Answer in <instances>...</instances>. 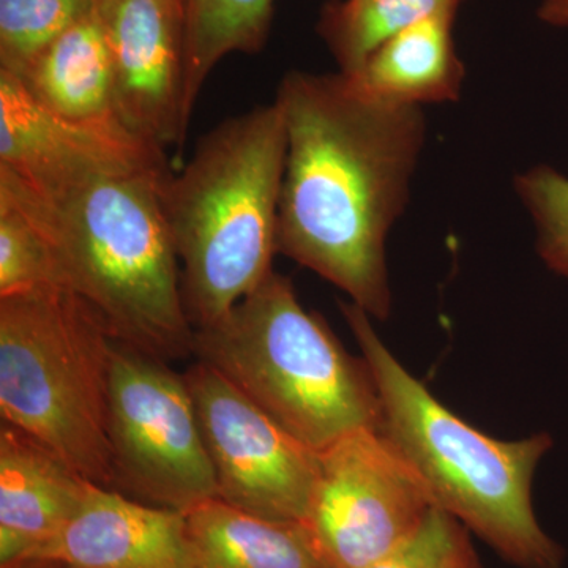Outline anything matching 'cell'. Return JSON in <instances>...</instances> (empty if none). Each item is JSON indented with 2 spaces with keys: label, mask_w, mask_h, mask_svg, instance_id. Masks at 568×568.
<instances>
[{
  "label": "cell",
  "mask_w": 568,
  "mask_h": 568,
  "mask_svg": "<svg viewBox=\"0 0 568 568\" xmlns=\"http://www.w3.org/2000/svg\"><path fill=\"white\" fill-rule=\"evenodd\" d=\"M275 103L287 138L278 253L387 320V237L409 203L424 110L377 100L342 71H290Z\"/></svg>",
  "instance_id": "1"
},
{
  "label": "cell",
  "mask_w": 568,
  "mask_h": 568,
  "mask_svg": "<svg viewBox=\"0 0 568 568\" xmlns=\"http://www.w3.org/2000/svg\"><path fill=\"white\" fill-rule=\"evenodd\" d=\"M166 175L33 183L0 170V197L39 230L65 290L115 342L173 362L193 355L194 327L160 203Z\"/></svg>",
  "instance_id": "2"
},
{
  "label": "cell",
  "mask_w": 568,
  "mask_h": 568,
  "mask_svg": "<svg viewBox=\"0 0 568 568\" xmlns=\"http://www.w3.org/2000/svg\"><path fill=\"white\" fill-rule=\"evenodd\" d=\"M287 138L276 103L216 125L160 203L181 263L194 331L219 323L274 272Z\"/></svg>",
  "instance_id": "3"
},
{
  "label": "cell",
  "mask_w": 568,
  "mask_h": 568,
  "mask_svg": "<svg viewBox=\"0 0 568 568\" xmlns=\"http://www.w3.org/2000/svg\"><path fill=\"white\" fill-rule=\"evenodd\" d=\"M383 406L384 429L424 477L437 507L517 568H562L564 549L534 514L532 478L552 446L541 433L499 440L447 409L396 361L353 302L339 304Z\"/></svg>",
  "instance_id": "4"
},
{
  "label": "cell",
  "mask_w": 568,
  "mask_h": 568,
  "mask_svg": "<svg viewBox=\"0 0 568 568\" xmlns=\"http://www.w3.org/2000/svg\"><path fill=\"white\" fill-rule=\"evenodd\" d=\"M193 355L313 450L355 429L384 428L365 358L347 354L275 271L219 323L194 331Z\"/></svg>",
  "instance_id": "5"
},
{
  "label": "cell",
  "mask_w": 568,
  "mask_h": 568,
  "mask_svg": "<svg viewBox=\"0 0 568 568\" xmlns=\"http://www.w3.org/2000/svg\"><path fill=\"white\" fill-rule=\"evenodd\" d=\"M115 339L91 306L67 290L0 298V414L114 489L108 395Z\"/></svg>",
  "instance_id": "6"
},
{
  "label": "cell",
  "mask_w": 568,
  "mask_h": 568,
  "mask_svg": "<svg viewBox=\"0 0 568 568\" xmlns=\"http://www.w3.org/2000/svg\"><path fill=\"white\" fill-rule=\"evenodd\" d=\"M170 362L114 342L108 395L114 489L186 511L216 497L190 388Z\"/></svg>",
  "instance_id": "7"
},
{
  "label": "cell",
  "mask_w": 568,
  "mask_h": 568,
  "mask_svg": "<svg viewBox=\"0 0 568 568\" xmlns=\"http://www.w3.org/2000/svg\"><path fill=\"white\" fill-rule=\"evenodd\" d=\"M436 507L424 477L384 428H361L317 452L305 529L328 568L383 559Z\"/></svg>",
  "instance_id": "8"
},
{
  "label": "cell",
  "mask_w": 568,
  "mask_h": 568,
  "mask_svg": "<svg viewBox=\"0 0 568 568\" xmlns=\"http://www.w3.org/2000/svg\"><path fill=\"white\" fill-rule=\"evenodd\" d=\"M216 480V497L272 521L304 525L317 452L276 424L211 365L185 373Z\"/></svg>",
  "instance_id": "9"
},
{
  "label": "cell",
  "mask_w": 568,
  "mask_h": 568,
  "mask_svg": "<svg viewBox=\"0 0 568 568\" xmlns=\"http://www.w3.org/2000/svg\"><path fill=\"white\" fill-rule=\"evenodd\" d=\"M0 170L33 183L163 178L166 151L130 130L80 125L52 114L20 78L0 70Z\"/></svg>",
  "instance_id": "10"
},
{
  "label": "cell",
  "mask_w": 568,
  "mask_h": 568,
  "mask_svg": "<svg viewBox=\"0 0 568 568\" xmlns=\"http://www.w3.org/2000/svg\"><path fill=\"white\" fill-rule=\"evenodd\" d=\"M97 10L110 43L122 121L163 151L179 148L190 125L181 0H97Z\"/></svg>",
  "instance_id": "11"
},
{
  "label": "cell",
  "mask_w": 568,
  "mask_h": 568,
  "mask_svg": "<svg viewBox=\"0 0 568 568\" xmlns=\"http://www.w3.org/2000/svg\"><path fill=\"white\" fill-rule=\"evenodd\" d=\"M28 560L61 568H190L185 514L91 484L61 532Z\"/></svg>",
  "instance_id": "12"
},
{
  "label": "cell",
  "mask_w": 568,
  "mask_h": 568,
  "mask_svg": "<svg viewBox=\"0 0 568 568\" xmlns=\"http://www.w3.org/2000/svg\"><path fill=\"white\" fill-rule=\"evenodd\" d=\"M92 481L39 440L0 429V566L31 559L77 514Z\"/></svg>",
  "instance_id": "13"
},
{
  "label": "cell",
  "mask_w": 568,
  "mask_h": 568,
  "mask_svg": "<svg viewBox=\"0 0 568 568\" xmlns=\"http://www.w3.org/2000/svg\"><path fill=\"white\" fill-rule=\"evenodd\" d=\"M18 78L41 106L65 121L130 130L119 112L110 43L97 3Z\"/></svg>",
  "instance_id": "14"
},
{
  "label": "cell",
  "mask_w": 568,
  "mask_h": 568,
  "mask_svg": "<svg viewBox=\"0 0 568 568\" xmlns=\"http://www.w3.org/2000/svg\"><path fill=\"white\" fill-rule=\"evenodd\" d=\"M457 13L436 11L413 22L381 43L361 69L346 77L387 103L457 102L466 78L454 39Z\"/></svg>",
  "instance_id": "15"
},
{
  "label": "cell",
  "mask_w": 568,
  "mask_h": 568,
  "mask_svg": "<svg viewBox=\"0 0 568 568\" xmlns=\"http://www.w3.org/2000/svg\"><path fill=\"white\" fill-rule=\"evenodd\" d=\"M185 519L190 568H328L304 525L256 517L219 497Z\"/></svg>",
  "instance_id": "16"
},
{
  "label": "cell",
  "mask_w": 568,
  "mask_h": 568,
  "mask_svg": "<svg viewBox=\"0 0 568 568\" xmlns=\"http://www.w3.org/2000/svg\"><path fill=\"white\" fill-rule=\"evenodd\" d=\"M183 97L192 119L212 71L227 55L256 54L267 43L275 0H181Z\"/></svg>",
  "instance_id": "17"
},
{
  "label": "cell",
  "mask_w": 568,
  "mask_h": 568,
  "mask_svg": "<svg viewBox=\"0 0 568 568\" xmlns=\"http://www.w3.org/2000/svg\"><path fill=\"white\" fill-rule=\"evenodd\" d=\"M466 0H327L317 33L339 71L353 74L396 32L436 11L455 10Z\"/></svg>",
  "instance_id": "18"
},
{
  "label": "cell",
  "mask_w": 568,
  "mask_h": 568,
  "mask_svg": "<svg viewBox=\"0 0 568 568\" xmlns=\"http://www.w3.org/2000/svg\"><path fill=\"white\" fill-rule=\"evenodd\" d=\"M97 0H0V70L21 77Z\"/></svg>",
  "instance_id": "19"
},
{
  "label": "cell",
  "mask_w": 568,
  "mask_h": 568,
  "mask_svg": "<svg viewBox=\"0 0 568 568\" xmlns=\"http://www.w3.org/2000/svg\"><path fill=\"white\" fill-rule=\"evenodd\" d=\"M65 290L54 254L36 226L0 197V298Z\"/></svg>",
  "instance_id": "20"
},
{
  "label": "cell",
  "mask_w": 568,
  "mask_h": 568,
  "mask_svg": "<svg viewBox=\"0 0 568 568\" xmlns=\"http://www.w3.org/2000/svg\"><path fill=\"white\" fill-rule=\"evenodd\" d=\"M515 192L537 230V252L556 274L568 278V178L538 164L515 178Z\"/></svg>",
  "instance_id": "21"
},
{
  "label": "cell",
  "mask_w": 568,
  "mask_h": 568,
  "mask_svg": "<svg viewBox=\"0 0 568 568\" xmlns=\"http://www.w3.org/2000/svg\"><path fill=\"white\" fill-rule=\"evenodd\" d=\"M366 568H484L470 530L448 511L433 507L403 544Z\"/></svg>",
  "instance_id": "22"
},
{
  "label": "cell",
  "mask_w": 568,
  "mask_h": 568,
  "mask_svg": "<svg viewBox=\"0 0 568 568\" xmlns=\"http://www.w3.org/2000/svg\"><path fill=\"white\" fill-rule=\"evenodd\" d=\"M537 17L552 28H568V0H541Z\"/></svg>",
  "instance_id": "23"
},
{
  "label": "cell",
  "mask_w": 568,
  "mask_h": 568,
  "mask_svg": "<svg viewBox=\"0 0 568 568\" xmlns=\"http://www.w3.org/2000/svg\"><path fill=\"white\" fill-rule=\"evenodd\" d=\"M2 568H61L50 562H41V560H26V562L14 564V566Z\"/></svg>",
  "instance_id": "24"
}]
</instances>
